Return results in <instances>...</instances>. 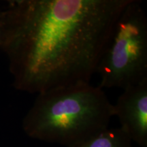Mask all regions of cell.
<instances>
[{"label": "cell", "mask_w": 147, "mask_h": 147, "mask_svg": "<svg viewBox=\"0 0 147 147\" xmlns=\"http://www.w3.org/2000/svg\"><path fill=\"white\" fill-rule=\"evenodd\" d=\"M131 0H23L5 12L2 49L18 89L37 95L90 82Z\"/></svg>", "instance_id": "cell-1"}, {"label": "cell", "mask_w": 147, "mask_h": 147, "mask_svg": "<svg viewBox=\"0 0 147 147\" xmlns=\"http://www.w3.org/2000/svg\"><path fill=\"white\" fill-rule=\"evenodd\" d=\"M5 34V13H0V49H2Z\"/></svg>", "instance_id": "cell-6"}, {"label": "cell", "mask_w": 147, "mask_h": 147, "mask_svg": "<svg viewBox=\"0 0 147 147\" xmlns=\"http://www.w3.org/2000/svg\"><path fill=\"white\" fill-rule=\"evenodd\" d=\"M96 74L102 89H124L147 79V18L139 0H131L117 18Z\"/></svg>", "instance_id": "cell-3"}, {"label": "cell", "mask_w": 147, "mask_h": 147, "mask_svg": "<svg viewBox=\"0 0 147 147\" xmlns=\"http://www.w3.org/2000/svg\"><path fill=\"white\" fill-rule=\"evenodd\" d=\"M113 117L103 89L82 82L38 94L23 128L32 138L70 147L108 128Z\"/></svg>", "instance_id": "cell-2"}, {"label": "cell", "mask_w": 147, "mask_h": 147, "mask_svg": "<svg viewBox=\"0 0 147 147\" xmlns=\"http://www.w3.org/2000/svg\"><path fill=\"white\" fill-rule=\"evenodd\" d=\"M114 106L120 128L141 147H147V79L123 89Z\"/></svg>", "instance_id": "cell-4"}, {"label": "cell", "mask_w": 147, "mask_h": 147, "mask_svg": "<svg viewBox=\"0 0 147 147\" xmlns=\"http://www.w3.org/2000/svg\"><path fill=\"white\" fill-rule=\"evenodd\" d=\"M70 147H133L132 141L121 129L107 128Z\"/></svg>", "instance_id": "cell-5"}]
</instances>
